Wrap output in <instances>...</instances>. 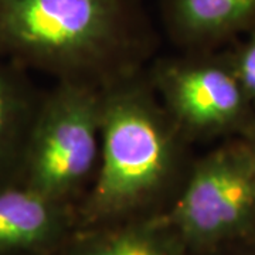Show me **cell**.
Segmentation results:
<instances>
[{
  "instance_id": "obj_9",
  "label": "cell",
  "mask_w": 255,
  "mask_h": 255,
  "mask_svg": "<svg viewBox=\"0 0 255 255\" xmlns=\"http://www.w3.org/2000/svg\"><path fill=\"white\" fill-rule=\"evenodd\" d=\"M81 255H173L152 236L125 233L88 248Z\"/></svg>"
},
{
  "instance_id": "obj_12",
  "label": "cell",
  "mask_w": 255,
  "mask_h": 255,
  "mask_svg": "<svg viewBox=\"0 0 255 255\" xmlns=\"http://www.w3.org/2000/svg\"><path fill=\"white\" fill-rule=\"evenodd\" d=\"M246 140H247V143H248L250 150H251V155H253V159H254V163H255V122L253 124V127L247 130Z\"/></svg>"
},
{
  "instance_id": "obj_10",
  "label": "cell",
  "mask_w": 255,
  "mask_h": 255,
  "mask_svg": "<svg viewBox=\"0 0 255 255\" xmlns=\"http://www.w3.org/2000/svg\"><path fill=\"white\" fill-rule=\"evenodd\" d=\"M231 70L255 108V27L247 33L246 40L227 58Z\"/></svg>"
},
{
  "instance_id": "obj_8",
  "label": "cell",
  "mask_w": 255,
  "mask_h": 255,
  "mask_svg": "<svg viewBox=\"0 0 255 255\" xmlns=\"http://www.w3.org/2000/svg\"><path fill=\"white\" fill-rule=\"evenodd\" d=\"M34 115L20 81L0 64V183L17 179Z\"/></svg>"
},
{
  "instance_id": "obj_2",
  "label": "cell",
  "mask_w": 255,
  "mask_h": 255,
  "mask_svg": "<svg viewBox=\"0 0 255 255\" xmlns=\"http://www.w3.org/2000/svg\"><path fill=\"white\" fill-rule=\"evenodd\" d=\"M173 221L187 243L209 251L255 233V163L246 139L221 146L196 164Z\"/></svg>"
},
{
  "instance_id": "obj_1",
  "label": "cell",
  "mask_w": 255,
  "mask_h": 255,
  "mask_svg": "<svg viewBox=\"0 0 255 255\" xmlns=\"http://www.w3.org/2000/svg\"><path fill=\"white\" fill-rule=\"evenodd\" d=\"M127 0H0V54L28 63L80 61L135 31Z\"/></svg>"
},
{
  "instance_id": "obj_4",
  "label": "cell",
  "mask_w": 255,
  "mask_h": 255,
  "mask_svg": "<svg viewBox=\"0 0 255 255\" xmlns=\"http://www.w3.org/2000/svg\"><path fill=\"white\" fill-rule=\"evenodd\" d=\"M101 108L87 92L68 90L37 112L18 166V182L57 201L94 167Z\"/></svg>"
},
{
  "instance_id": "obj_3",
  "label": "cell",
  "mask_w": 255,
  "mask_h": 255,
  "mask_svg": "<svg viewBox=\"0 0 255 255\" xmlns=\"http://www.w3.org/2000/svg\"><path fill=\"white\" fill-rule=\"evenodd\" d=\"M101 169L91 199L95 213L130 207L153 191L170 164V140L153 110L136 97L101 108Z\"/></svg>"
},
{
  "instance_id": "obj_6",
  "label": "cell",
  "mask_w": 255,
  "mask_h": 255,
  "mask_svg": "<svg viewBox=\"0 0 255 255\" xmlns=\"http://www.w3.org/2000/svg\"><path fill=\"white\" fill-rule=\"evenodd\" d=\"M57 228V201L18 180L0 183V255L38 250Z\"/></svg>"
},
{
  "instance_id": "obj_7",
  "label": "cell",
  "mask_w": 255,
  "mask_h": 255,
  "mask_svg": "<svg viewBox=\"0 0 255 255\" xmlns=\"http://www.w3.org/2000/svg\"><path fill=\"white\" fill-rule=\"evenodd\" d=\"M166 17L184 41L211 44L255 27V0H166Z\"/></svg>"
},
{
  "instance_id": "obj_11",
  "label": "cell",
  "mask_w": 255,
  "mask_h": 255,
  "mask_svg": "<svg viewBox=\"0 0 255 255\" xmlns=\"http://www.w3.org/2000/svg\"><path fill=\"white\" fill-rule=\"evenodd\" d=\"M223 250H227L228 255H255V233Z\"/></svg>"
},
{
  "instance_id": "obj_5",
  "label": "cell",
  "mask_w": 255,
  "mask_h": 255,
  "mask_svg": "<svg viewBox=\"0 0 255 255\" xmlns=\"http://www.w3.org/2000/svg\"><path fill=\"white\" fill-rule=\"evenodd\" d=\"M169 95L183 122L197 130H248L255 122L250 121L253 105L227 58L179 70L170 78Z\"/></svg>"
}]
</instances>
